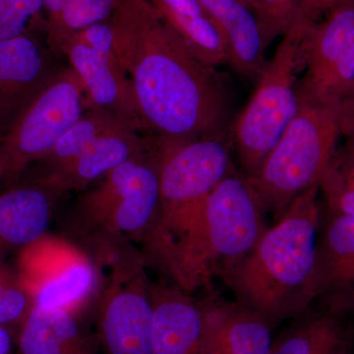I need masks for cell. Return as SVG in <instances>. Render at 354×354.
Listing matches in <instances>:
<instances>
[{"label": "cell", "instance_id": "8992f818", "mask_svg": "<svg viewBox=\"0 0 354 354\" xmlns=\"http://www.w3.org/2000/svg\"><path fill=\"white\" fill-rule=\"evenodd\" d=\"M342 135L341 109L299 102L295 118L249 179L274 221L299 195L320 184Z\"/></svg>", "mask_w": 354, "mask_h": 354}, {"label": "cell", "instance_id": "7a4b0ae2", "mask_svg": "<svg viewBox=\"0 0 354 354\" xmlns=\"http://www.w3.org/2000/svg\"><path fill=\"white\" fill-rule=\"evenodd\" d=\"M320 184L295 200L221 281L234 301L264 319L272 330L313 304L314 270L322 206Z\"/></svg>", "mask_w": 354, "mask_h": 354}, {"label": "cell", "instance_id": "4dcf8cb0", "mask_svg": "<svg viewBox=\"0 0 354 354\" xmlns=\"http://www.w3.org/2000/svg\"><path fill=\"white\" fill-rule=\"evenodd\" d=\"M239 1H241V3H243L244 6L248 7V8H250L251 10L253 11V2L252 0H239ZM254 12V11H253Z\"/></svg>", "mask_w": 354, "mask_h": 354}, {"label": "cell", "instance_id": "2e32d148", "mask_svg": "<svg viewBox=\"0 0 354 354\" xmlns=\"http://www.w3.org/2000/svg\"><path fill=\"white\" fill-rule=\"evenodd\" d=\"M153 354H202L204 320L199 300L164 281L151 283Z\"/></svg>", "mask_w": 354, "mask_h": 354}, {"label": "cell", "instance_id": "6da1fadb", "mask_svg": "<svg viewBox=\"0 0 354 354\" xmlns=\"http://www.w3.org/2000/svg\"><path fill=\"white\" fill-rule=\"evenodd\" d=\"M111 18L144 130L183 142L232 128L225 78L191 53L149 0H116Z\"/></svg>", "mask_w": 354, "mask_h": 354}, {"label": "cell", "instance_id": "1f68e13d", "mask_svg": "<svg viewBox=\"0 0 354 354\" xmlns=\"http://www.w3.org/2000/svg\"><path fill=\"white\" fill-rule=\"evenodd\" d=\"M4 178V169L1 162H0V181L3 180Z\"/></svg>", "mask_w": 354, "mask_h": 354}, {"label": "cell", "instance_id": "4316f807", "mask_svg": "<svg viewBox=\"0 0 354 354\" xmlns=\"http://www.w3.org/2000/svg\"><path fill=\"white\" fill-rule=\"evenodd\" d=\"M304 0H254V13L259 20L267 43L283 36Z\"/></svg>", "mask_w": 354, "mask_h": 354}, {"label": "cell", "instance_id": "603a6c76", "mask_svg": "<svg viewBox=\"0 0 354 354\" xmlns=\"http://www.w3.org/2000/svg\"><path fill=\"white\" fill-rule=\"evenodd\" d=\"M115 3L116 0H65L57 24L46 31V43L50 50L59 55L67 39L88 26L109 18Z\"/></svg>", "mask_w": 354, "mask_h": 354}, {"label": "cell", "instance_id": "f546056e", "mask_svg": "<svg viewBox=\"0 0 354 354\" xmlns=\"http://www.w3.org/2000/svg\"><path fill=\"white\" fill-rule=\"evenodd\" d=\"M342 1H354V0H320L321 4L324 7H329L333 6V4L339 3V2Z\"/></svg>", "mask_w": 354, "mask_h": 354}, {"label": "cell", "instance_id": "30bf717a", "mask_svg": "<svg viewBox=\"0 0 354 354\" xmlns=\"http://www.w3.org/2000/svg\"><path fill=\"white\" fill-rule=\"evenodd\" d=\"M311 1L298 100L342 109L354 79V1L325 8L318 0Z\"/></svg>", "mask_w": 354, "mask_h": 354}, {"label": "cell", "instance_id": "7c38bea8", "mask_svg": "<svg viewBox=\"0 0 354 354\" xmlns=\"http://www.w3.org/2000/svg\"><path fill=\"white\" fill-rule=\"evenodd\" d=\"M313 304L342 318H354V216L322 206Z\"/></svg>", "mask_w": 354, "mask_h": 354}, {"label": "cell", "instance_id": "484cf974", "mask_svg": "<svg viewBox=\"0 0 354 354\" xmlns=\"http://www.w3.org/2000/svg\"><path fill=\"white\" fill-rule=\"evenodd\" d=\"M324 208L341 215L354 216V167L335 151L320 181Z\"/></svg>", "mask_w": 354, "mask_h": 354}, {"label": "cell", "instance_id": "7402d4cb", "mask_svg": "<svg viewBox=\"0 0 354 354\" xmlns=\"http://www.w3.org/2000/svg\"><path fill=\"white\" fill-rule=\"evenodd\" d=\"M124 127H133L102 109H86L85 113L59 139L48 155L35 165L36 169H53L67 164L100 137Z\"/></svg>", "mask_w": 354, "mask_h": 354}, {"label": "cell", "instance_id": "ffe728a7", "mask_svg": "<svg viewBox=\"0 0 354 354\" xmlns=\"http://www.w3.org/2000/svg\"><path fill=\"white\" fill-rule=\"evenodd\" d=\"M195 57L212 67L228 64L223 35L199 0H149Z\"/></svg>", "mask_w": 354, "mask_h": 354}, {"label": "cell", "instance_id": "d6986e66", "mask_svg": "<svg viewBox=\"0 0 354 354\" xmlns=\"http://www.w3.org/2000/svg\"><path fill=\"white\" fill-rule=\"evenodd\" d=\"M220 30L232 67L249 80L257 81L267 64V43L256 14L239 0H199Z\"/></svg>", "mask_w": 354, "mask_h": 354}, {"label": "cell", "instance_id": "ac0fdd59", "mask_svg": "<svg viewBox=\"0 0 354 354\" xmlns=\"http://www.w3.org/2000/svg\"><path fill=\"white\" fill-rule=\"evenodd\" d=\"M79 313L32 307L18 332L19 354H101L97 333Z\"/></svg>", "mask_w": 354, "mask_h": 354}, {"label": "cell", "instance_id": "3957f363", "mask_svg": "<svg viewBox=\"0 0 354 354\" xmlns=\"http://www.w3.org/2000/svg\"><path fill=\"white\" fill-rule=\"evenodd\" d=\"M255 188L242 172L225 177L148 266L192 295L209 290L252 251L269 227Z\"/></svg>", "mask_w": 354, "mask_h": 354}, {"label": "cell", "instance_id": "5b68a950", "mask_svg": "<svg viewBox=\"0 0 354 354\" xmlns=\"http://www.w3.org/2000/svg\"><path fill=\"white\" fill-rule=\"evenodd\" d=\"M312 15L311 0H304L258 77L250 101L232 122L234 155L248 179L257 174L297 113L298 73L304 68V44Z\"/></svg>", "mask_w": 354, "mask_h": 354}, {"label": "cell", "instance_id": "f1b7e54d", "mask_svg": "<svg viewBox=\"0 0 354 354\" xmlns=\"http://www.w3.org/2000/svg\"><path fill=\"white\" fill-rule=\"evenodd\" d=\"M348 354H354V318L349 324Z\"/></svg>", "mask_w": 354, "mask_h": 354}, {"label": "cell", "instance_id": "4fadbf2b", "mask_svg": "<svg viewBox=\"0 0 354 354\" xmlns=\"http://www.w3.org/2000/svg\"><path fill=\"white\" fill-rule=\"evenodd\" d=\"M139 132L135 128L124 127L104 135L67 164L36 169L30 181L57 198L70 192H84L95 181L148 148L150 139L140 136Z\"/></svg>", "mask_w": 354, "mask_h": 354}, {"label": "cell", "instance_id": "e0dca14e", "mask_svg": "<svg viewBox=\"0 0 354 354\" xmlns=\"http://www.w3.org/2000/svg\"><path fill=\"white\" fill-rule=\"evenodd\" d=\"M57 196L39 184L26 181L0 194V258L21 252L46 237Z\"/></svg>", "mask_w": 354, "mask_h": 354}, {"label": "cell", "instance_id": "5bb4252c", "mask_svg": "<svg viewBox=\"0 0 354 354\" xmlns=\"http://www.w3.org/2000/svg\"><path fill=\"white\" fill-rule=\"evenodd\" d=\"M59 55L67 58L80 79L87 109H102L139 131L144 130L131 82L120 64L73 38L65 41Z\"/></svg>", "mask_w": 354, "mask_h": 354}, {"label": "cell", "instance_id": "52a82bcc", "mask_svg": "<svg viewBox=\"0 0 354 354\" xmlns=\"http://www.w3.org/2000/svg\"><path fill=\"white\" fill-rule=\"evenodd\" d=\"M160 160V203L143 243L171 237L223 179L236 171L232 128L189 141L153 137Z\"/></svg>", "mask_w": 354, "mask_h": 354}, {"label": "cell", "instance_id": "8fae6325", "mask_svg": "<svg viewBox=\"0 0 354 354\" xmlns=\"http://www.w3.org/2000/svg\"><path fill=\"white\" fill-rule=\"evenodd\" d=\"M43 37L0 39V138L62 68Z\"/></svg>", "mask_w": 354, "mask_h": 354}, {"label": "cell", "instance_id": "9c48e42d", "mask_svg": "<svg viewBox=\"0 0 354 354\" xmlns=\"http://www.w3.org/2000/svg\"><path fill=\"white\" fill-rule=\"evenodd\" d=\"M86 109L80 79L69 65L62 67L0 138L3 180L15 185L30 165L48 155Z\"/></svg>", "mask_w": 354, "mask_h": 354}, {"label": "cell", "instance_id": "277c9868", "mask_svg": "<svg viewBox=\"0 0 354 354\" xmlns=\"http://www.w3.org/2000/svg\"><path fill=\"white\" fill-rule=\"evenodd\" d=\"M160 203V160L153 139L144 152L84 191L62 220L64 241L99 265L129 243H141Z\"/></svg>", "mask_w": 354, "mask_h": 354}, {"label": "cell", "instance_id": "ba28073f", "mask_svg": "<svg viewBox=\"0 0 354 354\" xmlns=\"http://www.w3.org/2000/svg\"><path fill=\"white\" fill-rule=\"evenodd\" d=\"M101 268L109 270L95 302L101 354H153L152 281L141 251L128 244Z\"/></svg>", "mask_w": 354, "mask_h": 354}, {"label": "cell", "instance_id": "cb8c5ba5", "mask_svg": "<svg viewBox=\"0 0 354 354\" xmlns=\"http://www.w3.org/2000/svg\"><path fill=\"white\" fill-rule=\"evenodd\" d=\"M32 307L34 297L19 272L7 264L6 259L0 258V326L17 337Z\"/></svg>", "mask_w": 354, "mask_h": 354}, {"label": "cell", "instance_id": "83f0119b", "mask_svg": "<svg viewBox=\"0 0 354 354\" xmlns=\"http://www.w3.org/2000/svg\"><path fill=\"white\" fill-rule=\"evenodd\" d=\"M0 354H19L16 335L3 326H0Z\"/></svg>", "mask_w": 354, "mask_h": 354}, {"label": "cell", "instance_id": "44dd1931", "mask_svg": "<svg viewBox=\"0 0 354 354\" xmlns=\"http://www.w3.org/2000/svg\"><path fill=\"white\" fill-rule=\"evenodd\" d=\"M272 339L270 354H326L348 342L351 319L315 304L288 321Z\"/></svg>", "mask_w": 354, "mask_h": 354}, {"label": "cell", "instance_id": "d4e9b609", "mask_svg": "<svg viewBox=\"0 0 354 354\" xmlns=\"http://www.w3.org/2000/svg\"><path fill=\"white\" fill-rule=\"evenodd\" d=\"M46 32L44 0H0V39Z\"/></svg>", "mask_w": 354, "mask_h": 354}, {"label": "cell", "instance_id": "d6a6232c", "mask_svg": "<svg viewBox=\"0 0 354 354\" xmlns=\"http://www.w3.org/2000/svg\"><path fill=\"white\" fill-rule=\"evenodd\" d=\"M252 2H253V11H254V0H252Z\"/></svg>", "mask_w": 354, "mask_h": 354}, {"label": "cell", "instance_id": "9a60e30c", "mask_svg": "<svg viewBox=\"0 0 354 354\" xmlns=\"http://www.w3.org/2000/svg\"><path fill=\"white\" fill-rule=\"evenodd\" d=\"M204 320L202 354H270L272 329L264 319L212 290L199 300Z\"/></svg>", "mask_w": 354, "mask_h": 354}]
</instances>
